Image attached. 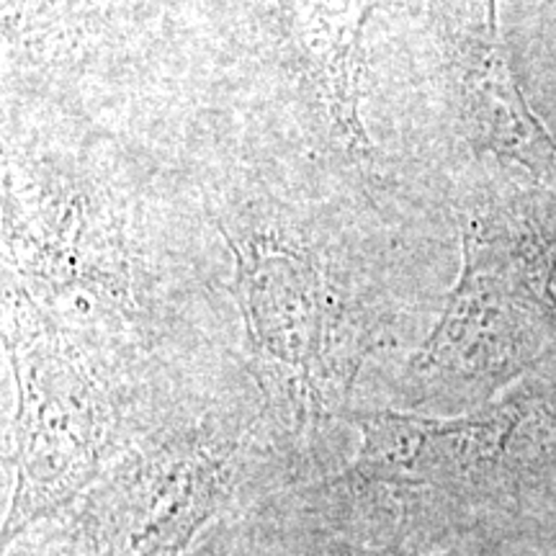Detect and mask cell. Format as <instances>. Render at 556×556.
I'll list each match as a JSON object with an SVG mask.
<instances>
[{
    "mask_svg": "<svg viewBox=\"0 0 556 556\" xmlns=\"http://www.w3.org/2000/svg\"><path fill=\"white\" fill-rule=\"evenodd\" d=\"M235 296L248 345L268 392L296 422L340 415L361 361V343L340 283L315 250L274 232H227Z\"/></svg>",
    "mask_w": 556,
    "mask_h": 556,
    "instance_id": "cell-1",
    "label": "cell"
},
{
    "mask_svg": "<svg viewBox=\"0 0 556 556\" xmlns=\"http://www.w3.org/2000/svg\"><path fill=\"white\" fill-rule=\"evenodd\" d=\"M448 80L471 148L518 165L541 184L556 180V142L528 106L497 31L495 0H464L443 16Z\"/></svg>",
    "mask_w": 556,
    "mask_h": 556,
    "instance_id": "cell-3",
    "label": "cell"
},
{
    "mask_svg": "<svg viewBox=\"0 0 556 556\" xmlns=\"http://www.w3.org/2000/svg\"><path fill=\"white\" fill-rule=\"evenodd\" d=\"M366 16L361 0H289L299 75L317 96L330 137L353 157L371 155L361 116Z\"/></svg>",
    "mask_w": 556,
    "mask_h": 556,
    "instance_id": "cell-8",
    "label": "cell"
},
{
    "mask_svg": "<svg viewBox=\"0 0 556 556\" xmlns=\"http://www.w3.org/2000/svg\"><path fill=\"white\" fill-rule=\"evenodd\" d=\"M462 248L464 266L446 309L413 358L420 377L507 366L523 351L528 323L536 315L533 281L518 255H507L477 229H464Z\"/></svg>",
    "mask_w": 556,
    "mask_h": 556,
    "instance_id": "cell-6",
    "label": "cell"
},
{
    "mask_svg": "<svg viewBox=\"0 0 556 556\" xmlns=\"http://www.w3.org/2000/svg\"><path fill=\"white\" fill-rule=\"evenodd\" d=\"M222 475L212 443H168L131 458L101 490L93 544L101 556L176 554L217 503Z\"/></svg>",
    "mask_w": 556,
    "mask_h": 556,
    "instance_id": "cell-5",
    "label": "cell"
},
{
    "mask_svg": "<svg viewBox=\"0 0 556 556\" xmlns=\"http://www.w3.org/2000/svg\"><path fill=\"white\" fill-rule=\"evenodd\" d=\"M18 409L13 526L52 510L80 492L101 467L111 413L93 368L29 294L13 283L5 325Z\"/></svg>",
    "mask_w": 556,
    "mask_h": 556,
    "instance_id": "cell-2",
    "label": "cell"
},
{
    "mask_svg": "<svg viewBox=\"0 0 556 556\" xmlns=\"http://www.w3.org/2000/svg\"><path fill=\"white\" fill-rule=\"evenodd\" d=\"M13 266L54 296L88 299L101 309H124L131 270L119 219L106 199L86 189H45L16 208Z\"/></svg>",
    "mask_w": 556,
    "mask_h": 556,
    "instance_id": "cell-4",
    "label": "cell"
},
{
    "mask_svg": "<svg viewBox=\"0 0 556 556\" xmlns=\"http://www.w3.org/2000/svg\"><path fill=\"white\" fill-rule=\"evenodd\" d=\"M361 430V448L345 479L364 484H428L495 446L513 428L505 409L433 420L392 413H343Z\"/></svg>",
    "mask_w": 556,
    "mask_h": 556,
    "instance_id": "cell-7",
    "label": "cell"
}]
</instances>
